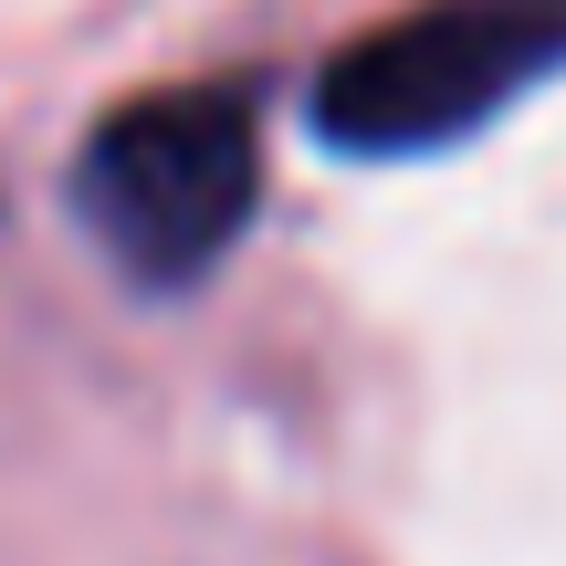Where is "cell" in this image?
<instances>
[{"instance_id": "7a4b0ae2", "label": "cell", "mask_w": 566, "mask_h": 566, "mask_svg": "<svg viewBox=\"0 0 566 566\" xmlns=\"http://www.w3.org/2000/svg\"><path fill=\"white\" fill-rule=\"evenodd\" d=\"M546 74H566V0H420L315 63L304 126L336 158H430Z\"/></svg>"}, {"instance_id": "6da1fadb", "label": "cell", "mask_w": 566, "mask_h": 566, "mask_svg": "<svg viewBox=\"0 0 566 566\" xmlns=\"http://www.w3.org/2000/svg\"><path fill=\"white\" fill-rule=\"evenodd\" d=\"M74 210L116 273L200 283L263 210V95L242 74H200L95 116L74 147Z\"/></svg>"}]
</instances>
